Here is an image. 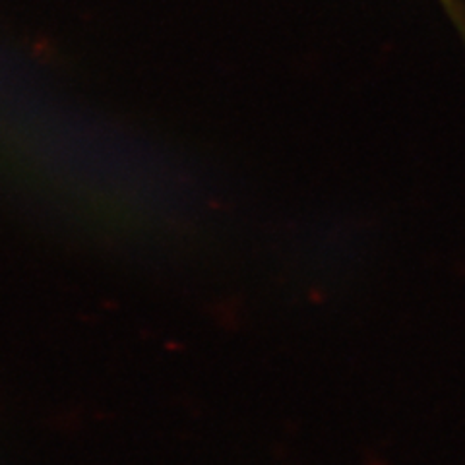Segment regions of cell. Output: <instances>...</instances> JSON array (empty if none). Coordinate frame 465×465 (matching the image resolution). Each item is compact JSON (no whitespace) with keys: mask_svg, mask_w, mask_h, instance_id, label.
<instances>
[{"mask_svg":"<svg viewBox=\"0 0 465 465\" xmlns=\"http://www.w3.org/2000/svg\"><path fill=\"white\" fill-rule=\"evenodd\" d=\"M439 3L465 43V0H439Z\"/></svg>","mask_w":465,"mask_h":465,"instance_id":"cell-1","label":"cell"}]
</instances>
